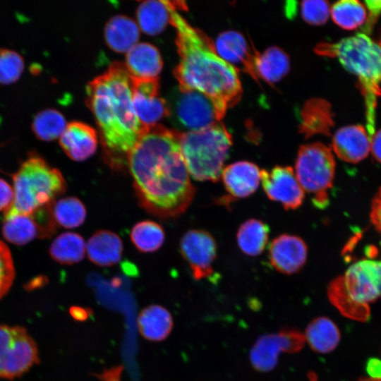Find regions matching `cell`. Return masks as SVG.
Here are the masks:
<instances>
[{
    "label": "cell",
    "mask_w": 381,
    "mask_h": 381,
    "mask_svg": "<svg viewBox=\"0 0 381 381\" xmlns=\"http://www.w3.org/2000/svg\"><path fill=\"white\" fill-rule=\"evenodd\" d=\"M370 150L375 158L381 163V129L372 136Z\"/></svg>",
    "instance_id": "obj_41"
},
{
    "label": "cell",
    "mask_w": 381,
    "mask_h": 381,
    "mask_svg": "<svg viewBox=\"0 0 381 381\" xmlns=\"http://www.w3.org/2000/svg\"><path fill=\"white\" fill-rule=\"evenodd\" d=\"M269 254L271 265L277 271L291 274L298 272L305 265L308 247L301 238L285 234L272 241Z\"/></svg>",
    "instance_id": "obj_16"
},
{
    "label": "cell",
    "mask_w": 381,
    "mask_h": 381,
    "mask_svg": "<svg viewBox=\"0 0 381 381\" xmlns=\"http://www.w3.org/2000/svg\"><path fill=\"white\" fill-rule=\"evenodd\" d=\"M87 104L99 128L107 161L115 169L127 164L128 156L148 126L137 117L132 104L131 75L119 62L90 81Z\"/></svg>",
    "instance_id": "obj_3"
},
{
    "label": "cell",
    "mask_w": 381,
    "mask_h": 381,
    "mask_svg": "<svg viewBox=\"0 0 381 381\" xmlns=\"http://www.w3.org/2000/svg\"><path fill=\"white\" fill-rule=\"evenodd\" d=\"M320 55L336 57L358 79L366 108L368 132L375 133L377 99L381 95V47L364 33L348 37L335 43H321L316 47Z\"/></svg>",
    "instance_id": "obj_4"
},
{
    "label": "cell",
    "mask_w": 381,
    "mask_h": 381,
    "mask_svg": "<svg viewBox=\"0 0 381 381\" xmlns=\"http://www.w3.org/2000/svg\"><path fill=\"white\" fill-rule=\"evenodd\" d=\"M304 334L296 329H284L274 334L260 337L250 351V361L254 368L269 372L277 365L281 353H296L302 349Z\"/></svg>",
    "instance_id": "obj_11"
},
{
    "label": "cell",
    "mask_w": 381,
    "mask_h": 381,
    "mask_svg": "<svg viewBox=\"0 0 381 381\" xmlns=\"http://www.w3.org/2000/svg\"><path fill=\"white\" fill-rule=\"evenodd\" d=\"M257 78L269 83L282 79L289 70V59L287 54L277 47L267 48L262 54H258L255 60Z\"/></svg>",
    "instance_id": "obj_26"
},
{
    "label": "cell",
    "mask_w": 381,
    "mask_h": 381,
    "mask_svg": "<svg viewBox=\"0 0 381 381\" xmlns=\"http://www.w3.org/2000/svg\"><path fill=\"white\" fill-rule=\"evenodd\" d=\"M131 82L133 109L143 125L155 126L161 119L169 115V106L159 95L157 78L131 76Z\"/></svg>",
    "instance_id": "obj_13"
},
{
    "label": "cell",
    "mask_w": 381,
    "mask_h": 381,
    "mask_svg": "<svg viewBox=\"0 0 381 381\" xmlns=\"http://www.w3.org/2000/svg\"><path fill=\"white\" fill-rule=\"evenodd\" d=\"M50 210L56 225L67 229L80 226L87 214L84 204L75 197L54 200L50 204Z\"/></svg>",
    "instance_id": "obj_30"
},
{
    "label": "cell",
    "mask_w": 381,
    "mask_h": 381,
    "mask_svg": "<svg viewBox=\"0 0 381 381\" xmlns=\"http://www.w3.org/2000/svg\"><path fill=\"white\" fill-rule=\"evenodd\" d=\"M221 176L231 198H243L250 195L258 188L260 170L254 163L240 161L224 167Z\"/></svg>",
    "instance_id": "obj_20"
},
{
    "label": "cell",
    "mask_w": 381,
    "mask_h": 381,
    "mask_svg": "<svg viewBox=\"0 0 381 381\" xmlns=\"http://www.w3.org/2000/svg\"><path fill=\"white\" fill-rule=\"evenodd\" d=\"M86 253V244L82 236L74 232L59 235L49 247V254L56 262L73 265L81 261Z\"/></svg>",
    "instance_id": "obj_27"
},
{
    "label": "cell",
    "mask_w": 381,
    "mask_h": 381,
    "mask_svg": "<svg viewBox=\"0 0 381 381\" xmlns=\"http://www.w3.org/2000/svg\"><path fill=\"white\" fill-rule=\"evenodd\" d=\"M179 137V132L161 125L148 126L128 156L139 203L161 218L183 213L195 193L180 151Z\"/></svg>",
    "instance_id": "obj_1"
},
{
    "label": "cell",
    "mask_w": 381,
    "mask_h": 381,
    "mask_svg": "<svg viewBox=\"0 0 381 381\" xmlns=\"http://www.w3.org/2000/svg\"><path fill=\"white\" fill-rule=\"evenodd\" d=\"M23 57L17 52L0 48V84L8 85L16 81L24 69Z\"/></svg>",
    "instance_id": "obj_34"
},
{
    "label": "cell",
    "mask_w": 381,
    "mask_h": 381,
    "mask_svg": "<svg viewBox=\"0 0 381 381\" xmlns=\"http://www.w3.org/2000/svg\"><path fill=\"white\" fill-rule=\"evenodd\" d=\"M122 368H115L100 375L104 381H119V375Z\"/></svg>",
    "instance_id": "obj_43"
},
{
    "label": "cell",
    "mask_w": 381,
    "mask_h": 381,
    "mask_svg": "<svg viewBox=\"0 0 381 381\" xmlns=\"http://www.w3.org/2000/svg\"><path fill=\"white\" fill-rule=\"evenodd\" d=\"M370 217L373 225L381 235V188L373 199Z\"/></svg>",
    "instance_id": "obj_38"
},
{
    "label": "cell",
    "mask_w": 381,
    "mask_h": 381,
    "mask_svg": "<svg viewBox=\"0 0 381 381\" xmlns=\"http://www.w3.org/2000/svg\"><path fill=\"white\" fill-rule=\"evenodd\" d=\"M367 370L371 377L381 379V361L373 358L367 365Z\"/></svg>",
    "instance_id": "obj_42"
},
{
    "label": "cell",
    "mask_w": 381,
    "mask_h": 381,
    "mask_svg": "<svg viewBox=\"0 0 381 381\" xmlns=\"http://www.w3.org/2000/svg\"><path fill=\"white\" fill-rule=\"evenodd\" d=\"M216 52L219 56L238 71L250 74L255 80V60L258 52L251 49L246 38L236 31L229 30L221 33L217 38Z\"/></svg>",
    "instance_id": "obj_17"
},
{
    "label": "cell",
    "mask_w": 381,
    "mask_h": 381,
    "mask_svg": "<svg viewBox=\"0 0 381 381\" xmlns=\"http://www.w3.org/2000/svg\"><path fill=\"white\" fill-rule=\"evenodd\" d=\"M126 68L131 76L157 78L162 68L158 49L148 43H138L126 54Z\"/></svg>",
    "instance_id": "obj_22"
},
{
    "label": "cell",
    "mask_w": 381,
    "mask_h": 381,
    "mask_svg": "<svg viewBox=\"0 0 381 381\" xmlns=\"http://www.w3.org/2000/svg\"><path fill=\"white\" fill-rule=\"evenodd\" d=\"M378 44L380 45V47H381V38H380V40L379 41Z\"/></svg>",
    "instance_id": "obj_46"
},
{
    "label": "cell",
    "mask_w": 381,
    "mask_h": 381,
    "mask_svg": "<svg viewBox=\"0 0 381 381\" xmlns=\"http://www.w3.org/2000/svg\"><path fill=\"white\" fill-rule=\"evenodd\" d=\"M365 5L357 0H342L336 2L330 8L333 21L345 30H354L364 23L367 19Z\"/></svg>",
    "instance_id": "obj_33"
},
{
    "label": "cell",
    "mask_w": 381,
    "mask_h": 381,
    "mask_svg": "<svg viewBox=\"0 0 381 381\" xmlns=\"http://www.w3.org/2000/svg\"><path fill=\"white\" fill-rule=\"evenodd\" d=\"M131 242L141 253H152L164 243L165 234L162 226L153 221L144 220L136 223L130 234Z\"/></svg>",
    "instance_id": "obj_31"
},
{
    "label": "cell",
    "mask_w": 381,
    "mask_h": 381,
    "mask_svg": "<svg viewBox=\"0 0 381 381\" xmlns=\"http://www.w3.org/2000/svg\"><path fill=\"white\" fill-rule=\"evenodd\" d=\"M123 250V242L119 236L108 230L96 231L86 244L89 260L101 267L117 264L121 259Z\"/></svg>",
    "instance_id": "obj_21"
},
{
    "label": "cell",
    "mask_w": 381,
    "mask_h": 381,
    "mask_svg": "<svg viewBox=\"0 0 381 381\" xmlns=\"http://www.w3.org/2000/svg\"><path fill=\"white\" fill-rule=\"evenodd\" d=\"M308 378L310 381H318L316 375L314 373H309Z\"/></svg>",
    "instance_id": "obj_44"
},
{
    "label": "cell",
    "mask_w": 381,
    "mask_h": 381,
    "mask_svg": "<svg viewBox=\"0 0 381 381\" xmlns=\"http://www.w3.org/2000/svg\"><path fill=\"white\" fill-rule=\"evenodd\" d=\"M66 125V119L59 111L47 108L35 115L32 130L40 140L52 141L60 138Z\"/></svg>",
    "instance_id": "obj_32"
},
{
    "label": "cell",
    "mask_w": 381,
    "mask_h": 381,
    "mask_svg": "<svg viewBox=\"0 0 381 381\" xmlns=\"http://www.w3.org/2000/svg\"><path fill=\"white\" fill-rule=\"evenodd\" d=\"M268 231L267 226L259 219L246 221L237 232V243L240 249L250 256L261 254L268 240Z\"/></svg>",
    "instance_id": "obj_28"
},
{
    "label": "cell",
    "mask_w": 381,
    "mask_h": 381,
    "mask_svg": "<svg viewBox=\"0 0 381 381\" xmlns=\"http://www.w3.org/2000/svg\"><path fill=\"white\" fill-rule=\"evenodd\" d=\"M304 336L313 351L322 353L334 350L340 340V332L337 325L326 317L314 319L307 326Z\"/></svg>",
    "instance_id": "obj_25"
},
{
    "label": "cell",
    "mask_w": 381,
    "mask_h": 381,
    "mask_svg": "<svg viewBox=\"0 0 381 381\" xmlns=\"http://www.w3.org/2000/svg\"><path fill=\"white\" fill-rule=\"evenodd\" d=\"M2 234L5 239L16 245H25L34 238L49 237L53 230L45 215L40 210L31 214L4 212Z\"/></svg>",
    "instance_id": "obj_15"
},
{
    "label": "cell",
    "mask_w": 381,
    "mask_h": 381,
    "mask_svg": "<svg viewBox=\"0 0 381 381\" xmlns=\"http://www.w3.org/2000/svg\"><path fill=\"white\" fill-rule=\"evenodd\" d=\"M59 143L67 156L77 162L90 157L97 147V135L94 128L80 121H72L59 138Z\"/></svg>",
    "instance_id": "obj_19"
},
{
    "label": "cell",
    "mask_w": 381,
    "mask_h": 381,
    "mask_svg": "<svg viewBox=\"0 0 381 381\" xmlns=\"http://www.w3.org/2000/svg\"><path fill=\"white\" fill-rule=\"evenodd\" d=\"M260 180L267 196L282 203L286 210H295L303 203L304 190L291 167L276 166L270 171L260 170Z\"/></svg>",
    "instance_id": "obj_14"
},
{
    "label": "cell",
    "mask_w": 381,
    "mask_h": 381,
    "mask_svg": "<svg viewBox=\"0 0 381 381\" xmlns=\"http://www.w3.org/2000/svg\"><path fill=\"white\" fill-rule=\"evenodd\" d=\"M358 381H381L380 378H373V377H368V378H363Z\"/></svg>",
    "instance_id": "obj_45"
},
{
    "label": "cell",
    "mask_w": 381,
    "mask_h": 381,
    "mask_svg": "<svg viewBox=\"0 0 381 381\" xmlns=\"http://www.w3.org/2000/svg\"><path fill=\"white\" fill-rule=\"evenodd\" d=\"M300 6L303 19L311 25H322L330 16V7L326 1H303Z\"/></svg>",
    "instance_id": "obj_35"
},
{
    "label": "cell",
    "mask_w": 381,
    "mask_h": 381,
    "mask_svg": "<svg viewBox=\"0 0 381 381\" xmlns=\"http://www.w3.org/2000/svg\"><path fill=\"white\" fill-rule=\"evenodd\" d=\"M137 324L140 334L145 339L159 341L169 335L174 322L167 308L160 305H150L140 313Z\"/></svg>",
    "instance_id": "obj_23"
},
{
    "label": "cell",
    "mask_w": 381,
    "mask_h": 381,
    "mask_svg": "<svg viewBox=\"0 0 381 381\" xmlns=\"http://www.w3.org/2000/svg\"><path fill=\"white\" fill-rule=\"evenodd\" d=\"M166 1H145L137 9V18L143 31L148 35L161 32L169 22Z\"/></svg>",
    "instance_id": "obj_29"
},
{
    "label": "cell",
    "mask_w": 381,
    "mask_h": 381,
    "mask_svg": "<svg viewBox=\"0 0 381 381\" xmlns=\"http://www.w3.org/2000/svg\"><path fill=\"white\" fill-rule=\"evenodd\" d=\"M226 109L199 91L179 90L169 114L173 113L181 126L193 131L220 122Z\"/></svg>",
    "instance_id": "obj_10"
},
{
    "label": "cell",
    "mask_w": 381,
    "mask_h": 381,
    "mask_svg": "<svg viewBox=\"0 0 381 381\" xmlns=\"http://www.w3.org/2000/svg\"><path fill=\"white\" fill-rule=\"evenodd\" d=\"M381 294V260H364L350 266L329 283V301L345 317L358 321L370 318L369 303Z\"/></svg>",
    "instance_id": "obj_5"
},
{
    "label": "cell",
    "mask_w": 381,
    "mask_h": 381,
    "mask_svg": "<svg viewBox=\"0 0 381 381\" xmlns=\"http://www.w3.org/2000/svg\"><path fill=\"white\" fill-rule=\"evenodd\" d=\"M180 250L195 280L212 274L217 243L210 233L200 229L188 231L181 239Z\"/></svg>",
    "instance_id": "obj_12"
},
{
    "label": "cell",
    "mask_w": 381,
    "mask_h": 381,
    "mask_svg": "<svg viewBox=\"0 0 381 381\" xmlns=\"http://www.w3.org/2000/svg\"><path fill=\"white\" fill-rule=\"evenodd\" d=\"M365 4L369 11V18H368L369 25L368 29H370L381 11V1H367Z\"/></svg>",
    "instance_id": "obj_40"
},
{
    "label": "cell",
    "mask_w": 381,
    "mask_h": 381,
    "mask_svg": "<svg viewBox=\"0 0 381 381\" xmlns=\"http://www.w3.org/2000/svg\"><path fill=\"white\" fill-rule=\"evenodd\" d=\"M232 145L222 123L198 131L180 133L179 147L186 167L195 179L217 181Z\"/></svg>",
    "instance_id": "obj_7"
},
{
    "label": "cell",
    "mask_w": 381,
    "mask_h": 381,
    "mask_svg": "<svg viewBox=\"0 0 381 381\" xmlns=\"http://www.w3.org/2000/svg\"><path fill=\"white\" fill-rule=\"evenodd\" d=\"M72 318L80 322L86 321L92 314V310L80 306H73L69 309Z\"/></svg>",
    "instance_id": "obj_39"
},
{
    "label": "cell",
    "mask_w": 381,
    "mask_h": 381,
    "mask_svg": "<svg viewBox=\"0 0 381 381\" xmlns=\"http://www.w3.org/2000/svg\"><path fill=\"white\" fill-rule=\"evenodd\" d=\"M13 203L8 210L31 214L63 194L66 183L59 169L50 167L36 154H31L13 175Z\"/></svg>",
    "instance_id": "obj_6"
},
{
    "label": "cell",
    "mask_w": 381,
    "mask_h": 381,
    "mask_svg": "<svg viewBox=\"0 0 381 381\" xmlns=\"http://www.w3.org/2000/svg\"><path fill=\"white\" fill-rule=\"evenodd\" d=\"M371 138L361 125L346 126L334 135L332 147L342 160L357 163L365 159L370 151Z\"/></svg>",
    "instance_id": "obj_18"
},
{
    "label": "cell",
    "mask_w": 381,
    "mask_h": 381,
    "mask_svg": "<svg viewBox=\"0 0 381 381\" xmlns=\"http://www.w3.org/2000/svg\"><path fill=\"white\" fill-rule=\"evenodd\" d=\"M169 22L176 31L180 56L174 75L181 90L199 91L226 109L241 98L238 71L221 58L214 44L201 30L190 25L177 10L186 8L183 1H166Z\"/></svg>",
    "instance_id": "obj_2"
},
{
    "label": "cell",
    "mask_w": 381,
    "mask_h": 381,
    "mask_svg": "<svg viewBox=\"0 0 381 381\" xmlns=\"http://www.w3.org/2000/svg\"><path fill=\"white\" fill-rule=\"evenodd\" d=\"M15 278V268L8 247L0 240V299L11 287Z\"/></svg>",
    "instance_id": "obj_36"
},
{
    "label": "cell",
    "mask_w": 381,
    "mask_h": 381,
    "mask_svg": "<svg viewBox=\"0 0 381 381\" xmlns=\"http://www.w3.org/2000/svg\"><path fill=\"white\" fill-rule=\"evenodd\" d=\"M104 36L108 46L118 52H128L139 38L137 24L124 16L111 18L106 25Z\"/></svg>",
    "instance_id": "obj_24"
},
{
    "label": "cell",
    "mask_w": 381,
    "mask_h": 381,
    "mask_svg": "<svg viewBox=\"0 0 381 381\" xmlns=\"http://www.w3.org/2000/svg\"><path fill=\"white\" fill-rule=\"evenodd\" d=\"M39 361L36 343L24 327L0 325V377H20Z\"/></svg>",
    "instance_id": "obj_9"
},
{
    "label": "cell",
    "mask_w": 381,
    "mask_h": 381,
    "mask_svg": "<svg viewBox=\"0 0 381 381\" xmlns=\"http://www.w3.org/2000/svg\"><path fill=\"white\" fill-rule=\"evenodd\" d=\"M335 161L330 148L320 143L300 147L295 164V175L303 190L311 194L312 202L319 209L329 204Z\"/></svg>",
    "instance_id": "obj_8"
},
{
    "label": "cell",
    "mask_w": 381,
    "mask_h": 381,
    "mask_svg": "<svg viewBox=\"0 0 381 381\" xmlns=\"http://www.w3.org/2000/svg\"><path fill=\"white\" fill-rule=\"evenodd\" d=\"M14 192L13 187L0 178V211H7L13 203Z\"/></svg>",
    "instance_id": "obj_37"
}]
</instances>
